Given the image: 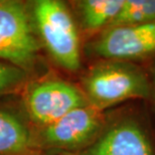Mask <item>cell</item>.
<instances>
[{
    "mask_svg": "<svg viewBox=\"0 0 155 155\" xmlns=\"http://www.w3.org/2000/svg\"><path fill=\"white\" fill-rule=\"evenodd\" d=\"M40 43L55 64L70 73L82 66L80 32L68 5L60 0L29 2Z\"/></svg>",
    "mask_w": 155,
    "mask_h": 155,
    "instance_id": "cell-2",
    "label": "cell"
},
{
    "mask_svg": "<svg viewBox=\"0 0 155 155\" xmlns=\"http://www.w3.org/2000/svg\"><path fill=\"white\" fill-rule=\"evenodd\" d=\"M40 46L29 2L0 0V61L31 75Z\"/></svg>",
    "mask_w": 155,
    "mask_h": 155,
    "instance_id": "cell-5",
    "label": "cell"
},
{
    "mask_svg": "<svg viewBox=\"0 0 155 155\" xmlns=\"http://www.w3.org/2000/svg\"><path fill=\"white\" fill-rule=\"evenodd\" d=\"M36 148L35 127L20 107L0 104V155H43Z\"/></svg>",
    "mask_w": 155,
    "mask_h": 155,
    "instance_id": "cell-8",
    "label": "cell"
},
{
    "mask_svg": "<svg viewBox=\"0 0 155 155\" xmlns=\"http://www.w3.org/2000/svg\"><path fill=\"white\" fill-rule=\"evenodd\" d=\"M31 75L14 64L0 61V98L21 94Z\"/></svg>",
    "mask_w": 155,
    "mask_h": 155,
    "instance_id": "cell-11",
    "label": "cell"
},
{
    "mask_svg": "<svg viewBox=\"0 0 155 155\" xmlns=\"http://www.w3.org/2000/svg\"><path fill=\"white\" fill-rule=\"evenodd\" d=\"M43 155H48V154H45H45H43Z\"/></svg>",
    "mask_w": 155,
    "mask_h": 155,
    "instance_id": "cell-13",
    "label": "cell"
},
{
    "mask_svg": "<svg viewBox=\"0 0 155 155\" xmlns=\"http://www.w3.org/2000/svg\"><path fill=\"white\" fill-rule=\"evenodd\" d=\"M150 82H151V98L150 101H152L153 107H154V112H155V63L153 64L152 69H151L150 73Z\"/></svg>",
    "mask_w": 155,
    "mask_h": 155,
    "instance_id": "cell-12",
    "label": "cell"
},
{
    "mask_svg": "<svg viewBox=\"0 0 155 155\" xmlns=\"http://www.w3.org/2000/svg\"><path fill=\"white\" fill-rule=\"evenodd\" d=\"M81 30L90 39L109 27L124 0H80L74 2Z\"/></svg>",
    "mask_w": 155,
    "mask_h": 155,
    "instance_id": "cell-9",
    "label": "cell"
},
{
    "mask_svg": "<svg viewBox=\"0 0 155 155\" xmlns=\"http://www.w3.org/2000/svg\"><path fill=\"white\" fill-rule=\"evenodd\" d=\"M52 155H155V142L145 120L128 110L108 115L103 131L85 149Z\"/></svg>",
    "mask_w": 155,
    "mask_h": 155,
    "instance_id": "cell-6",
    "label": "cell"
},
{
    "mask_svg": "<svg viewBox=\"0 0 155 155\" xmlns=\"http://www.w3.org/2000/svg\"><path fill=\"white\" fill-rule=\"evenodd\" d=\"M20 95V107L35 128L48 126L89 105L80 86L54 76L30 80Z\"/></svg>",
    "mask_w": 155,
    "mask_h": 155,
    "instance_id": "cell-3",
    "label": "cell"
},
{
    "mask_svg": "<svg viewBox=\"0 0 155 155\" xmlns=\"http://www.w3.org/2000/svg\"><path fill=\"white\" fill-rule=\"evenodd\" d=\"M80 88L89 105L106 112L132 100H150L149 75L138 64L98 60L84 73Z\"/></svg>",
    "mask_w": 155,
    "mask_h": 155,
    "instance_id": "cell-1",
    "label": "cell"
},
{
    "mask_svg": "<svg viewBox=\"0 0 155 155\" xmlns=\"http://www.w3.org/2000/svg\"><path fill=\"white\" fill-rule=\"evenodd\" d=\"M153 22H155V0H124L122 8L109 27Z\"/></svg>",
    "mask_w": 155,
    "mask_h": 155,
    "instance_id": "cell-10",
    "label": "cell"
},
{
    "mask_svg": "<svg viewBox=\"0 0 155 155\" xmlns=\"http://www.w3.org/2000/svg\"><path fill=\"white\" fill-rule=\"evenodd\" d=\"M86 51L97 61L138 64L155 58V22L108 27L90 39Z\"/></svg>",
    "mask_w": 155,
    "mask_h": 155,
    "instance_id": "cell-7",
    "label": "cell"
},
{
    "mask_svg": "<svg viewBox=\"0 0 155 155\" xmlns=\"http://www.w3.org/2000/svg\"><path fill=\"white\" fill-rule=\"evenodd\" d=\"M107 120L106 112L91 105L80 107L54 123L35 128L36 148L49 155L78 152L98 138Z\"/></svg>",
    "mask_w": 155,
    "mask_h": 155,
    "instance_id": "cell-4",
    "label": "cell"
}]
</instances>
